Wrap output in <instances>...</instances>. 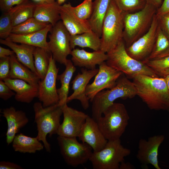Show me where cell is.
<instances>
[{
    "label": "cell",
    "mask_w": 169,
    "mask_h": 169,
    "mask_svg": "<svg viewBox=\"0 0 169 169\" xmlns=\"http://www.w3.org/2000/svg\"><path fill=\"white\" fill-rule=\"evenodd\" d=\"M132 78L137 95L150 109L169 111V92L164 77L139 74Z\"/></svg>",
    "instance_id": "cell-1"
},
{
    "label": "cell",
    "mask_w": 169,
    "mask_h": 169,
    "mask_svg": "<svg viewBox=\"0 0 169 169\" xmlns=\"http://www.w3.org/2000/svg\"><path fill=\"white\" fill-rule=\"evenodd\" d=\"M123 74V73L114 87L99 92L91 101L92 117L96 121L115 100L118 98H132L137 95V90L133 82Z\"/></svg>",
    "instance_id": "cell-2"
},
{
    "label": "cell",
    "mask_w": 169,
    "mask_h": 169,
    "mask_svg": "<svg viewBox=\"0 0 169 169\" xmlns=\"http://www.w3.org/2000/svg\"><path fill=\"white\" fill-rule=\"evenodd\" d=\"M63 106L59 103L44 107L40 102L35 103L33 106L35 113L34 122L36 123L38 139L42 141L46 151L51 152L50 144L48 142V135L51 137L56 134L60 125V117L63 114Z\"/></svg>",
    "instance_id": "cell-3"
},
{
    "label": "cell",
    "mask_w": 169,
    "mask_h": 169,
    "mask_svg": "<svg viewBox=\"0 0 169 169\" xmlns=\"http://www.w3.org/2000/svg\"><path fill=\"white\" fill-rule=\"evenodd\" d=\"M106 54V64L130 77L139 74L159 77L155 70L143 62L134 59L128 54L123 39Z\"/></svg>",
    "instance_id": "cell-4"
},
{
    "label": "cell",
    "mask_w": 169,
    "mask_h": 169,
    "mask_svg": "<svg viewBox=\"0 0 169 169\" xmlns=\"http://www.w3.org/2000/svg\"><path fill=\"white\" fill-rule=\"evenodd\" d=\"M157 8L147 2L136 12L124 14L123 39L126 47L130 46L149 29Z\"/></svg>",
    "instance_id": "cell-5"
},
{
    "label": "cell",
    "mask_w": 169,
    "mask_h": 169,
    "mask_svg": "<svg viewBox=\"0 0 169 169\" xmlns=\"http://www.w3.org/2000/svg\"><path fill=\"white\" fill-rule=\"evenodd\" d=\"M96 121L105 138L108 141L120 139L125 131L130 119L125 105L114 103Z\"/></svg>",
    "instance_id": "cell-6"
},
{
    "label": "cell",
    "mask_w": 169,
    "mask_h": 169,
    "mask_svg": "<svg viewBox=\"0 0 169 169\" xmlns=\"http://www.w3.org/2000/svg\"><path fill=\"white\" fill-rule=\"evenodd\" d=\"M124 14L111 0L104 18L102 28L100 50L107 53L122 40L124 29Z\"/></svg>",
    "instance_id": "cell-7"
},
{
    "label": "cell",
    "mask_w": 169,
    "mask_h": 169,
    "mask_svg": "<svg viewBox=\"0 0 169 169\" xmlns=\"http://www.w3.org/2000/svg\"><path fill=\"white\" fill-rule=\"evenodd\" d=\"M131 153L130 149L121 145L120 139L108 140L102 149L92 152L89 161L94 169H119L120 163Z\"/></svg>",
    "instance_id": "cell-8"
},
{
    "label": "cell",
    "mask_w": 169,
    "mask_h": 169,
    "mask_svg": "<svg viewBox=\"0 0 169 169\" xmlns=\"http://www.w3.org/2000/svg\"><path fill=\"white\" fill-rule=\"evenodd\" d=\"M57 140L60 153L69 165L76 167L89 160L93 152L92 148L87 144L79 143L76 137L59 136Z\"/></svg>",
    "instance_id": "cell-9"
},
{
    "label": "cell",
    "mask_w": 169,
    "mask_h": 169,
    "mask_svg": "<svg viewBox=\"0 0 169 169\" xmlns=\"http://www.w3.org/2000/svg\"><path fill=\"white\" fill-rule=\"evenodd\" d=\"M50 31L48 42L49 51L56 62L64 65L72 50L70 45V34L61 21L53 26Z\"/></svg>",
    "instance_id": "cell-10"
},
{
    "label": "cell",
    "mask_w": 169,
    "mask_h": 169,
    "mask_svg": "<svg viewBox=\"0 0 169 169\" xmlns=\"http://www.w3.org/2000/svg\"><path fill=\"white\" fill-rule=\"evenodd\" d=\"M56 61L51 54L47 73L45 78L38 83V98L44 107L59 103V99L56 87V82L59 70Z\"/></svg>",
    "instance_id": "cell-11"
},
{
    "label": "cell",
    "mask_w": 169,
    "mask_h": 169,
    "mask_svg": "<svg viewBox=\"0 0 169 169\" xmlns=\"http://www.w3.org/2000/svg\"><path fill=\"white\" fill-rule=\"evenodd\" d=\"M99 69L94 81L88 84L86 89V95L91 102L99 92L114 87L123 74L108 65L105 61L99 65Z\"/></svg>",
    "instance_id": "cell-12"
},
{
    "label": "cell",
    "mask_w": 169,
    "mask_h": 169,
    "mask_svg": "<svg viewBox=\"0 0 169 169\" xmlns=\"http://www.w3.org/2000/svg\"><path fill=\"white\" fill-rule=\"evenodd\" d=\"M159 26L156 14L149 30L126 48L129 55L134 59L143 61L148 59L154 45Z\"/></svg>",
    "instance_id": "cell-13"
},
{
    "label": "cell",
    "mask_w": 169,
    "mask_h": 169,
    "mask_svg": "<svg viewBox=\"0 0 169 169\" xmlns=\"http://www.w3.org/2000/svg\"><path fill=\"white\" fill-rule=\"evenodd\" d=\"M63 120L57 134L67 137H78L89 115L69 107L67 103L63 107Z\"/></svg>",
    "instance_id": "cell-14"
},
{
    "label": "cell",
    "mask_w": 169,
    "mask_h": 169,
    "mask_svg": "<svg viewBox=\"0 0 169 169\" xmlns=\"http://www.w3.org/2000/svg\"><path fill=\"white\" fill-rule=\"evenodd\" d=\"M164 139L163 135H154L147 140L141 139L136 155L138 160L142 164H150L156 169H161L158 164V149Z\"/></svg>",
    "instance_id": "cell-15"
},
{
    "label": "cell",
    "mask_w": 169,
    "mask_h": 169,
    "mask_svg": "<svg viewBox=\"0 0 169 169\" xmlns=\"http://www.w3.org/2000/svg\"><path fill=\"white\" fill-rule=\"evenodd\" d=\"M99 69H92L82 68L81 73H78L73 80L72 89L73 93L67 99V103L74 100H79L83 109H87L89 106V100L86 95V89L91 79L98 72Z\"/></svg>",
    "instance_id": "cell-16"
},
{
    "label": "cell",
    "mask_w": 169,
    "mask_h": 169,
    "mask_svg": "<svg viewBox=\"0 0 169 169\" xmlns=\"http://www.w3.org/2000/svg\"><path fill=\"white\" fill-rule=\"evenodd\" d=\"M78 137L82 142L89 145L94 152L102 149L108 141L99 129L96 121L89 116Z\"/></svg>",
    "instance_id": "cell-17"
},
{
    "label": "cell",
    "mask_w": 169,
    "mask_h": 169,
    "mask_svg": "<svg viewBox=\"0 0 169 169\" xmlns=\"http://www.w3.org/2000/svg\"><path fill=\"white\" fill-rule=\"evenodd\" d=\"M1 113L7 123L6 141L9 145L12 143L20 130L28 124L29 120L25 112L17 110L13 106L3 109Z\"/></svg>",
    "instance_id": "cell-18"
},
{
    "label": "cell",
    "mask_w": 169,
    "mask_h": 169,
    "mask_svg": "<svg viewBox=\"0 0 169 169\" xmlns=\"http://www.w3.org/2000/svg\"><path fill=\"white\" fill-rule=\"evenodd\" d=\"M70 3H64L60 7L61 19L71 35L80 34L92 30L88 20L79 19L72 9Z\"/></svg>",
    "instance_id": "cell-19"
},
{
    "label": "cell",
    "mask_w": 169,
    "mask_h": 169,
    "mask_svg": "<svg viewBox=\"0 0 169 169\" xmlns=\"http://www.w3.org/2000/svg\"><path fill=\"white\" fill-rule=\"evenodd\" d=\"M70 54L71 61L75 66L84 67L89 69H95L107 59V54L100 49L90 52L83 49H73Z\"/></svg>",
    "instance_id": "cell-20"
},
{
    "label": "cell",
    "mask_w": 169,
    "mask_h": 169,
    "mask_svg": "<svg viewBox=\"0 0 169 169\" xmlns=\"http://www.w3.org/2000/svg\"><path fill=\"white\" fill-rule=\"evenodd\" d=\"M3 81L15 92V99L18 102L29 103L38 97V84H32L17 79L7 78Z\"/></svg>",
    "instance_id": "cell-21"
},
{
    "label": "cell",
    "mask_w": 169,
    "mask_h": 169,
    "mask_svg": "<svg viewBox=\"0 0 169 169\" xmlns=\"http://www.w3.org/2000/svg\"><path fill=\"white\" fill-rule=\"evenodd\" d=\"M53 26L48 24L45 28L34 33L24 34L11 33L6 39L15 43L25 44L35 47L44 49L50 52L49 50L48 42L47 36L51 30Z\"/></svg>",
    "instance_id": "cell-22"
},
{
    "label": "cell",
    "mask_w": 169,
    "mask_h": 169,
    "mask_svg": "<svg viewBox=\"0 0 169 169\" xmlns=\"http://www.w3.org/2000/svg\"><path fill=\"white\" fill-rule=\"evenodd\" d=\"M0 43L11 48L14 51L18 60L37 74L33 55L35 47L25 44H18L16 43L1 38Z\"/></svg>",
    "instance_id": "cell-23"
},
{
    "label": "cell",
    "mask_w": 169,
    "mask_h": 169,
    "mask_svg": "<svg viewBox=\"0 0 169 169\" xmlns=\"http://www.w3.org/2000/svg\"><path fill=\"white\" fill-rule=\"evenodd\" d=\"M57 2L36 3L33 17L39 21L55 25L61 19L60 7Z\"/></svg>",
    "instance_id": "cell-24"
},
{
    "label": "cell",
    "mask_w": 169,
    "mask_h": 169,
    "mask_svg": "<svg viewBox=\"0 0 169 169\" xmlns=\"http://www.w3.org/2000/svg\"><path fill=\"white\" fill-rule=\"evenodd\" d=\"M10 58L11 69L8 78L22 79L33 85L38 84L40 79L38 75L20 63L15 54Z\"/></svg>",
    "instance_id": "cell-25"
},
{
    "label": "cell",
    "mask_w": 169,
    "mask_h": 169,
    "mask_svg": "<svg viewBox=\"0 0 169 169\" xmlns=\"http://www.w3.org/2000/svg\"><path fill=\"white\" fill-rule=\"evenodd\" d=\"M111 0H95L92 15L88 20L91 30L101 37L103 21Z\"/></svg>",
    "instance_id": "cell-26"
},
{
    "label": "cell",
    "mask_w": 169,
    "mask_h": 169,
    "mask_svg": "<svg viewBox=\"0 0 169 169\" xmlns=\"http://www.w3.org/2000/svg\"><path fill=\"white\" fill-rule=\"evenodd\" d=\"M12 146L14 151L23 153H34L44 147L37 137L28 136L21 133L16 135L12 142Z\"/></svg>",
    "instance_id": "cell-27"
},
{
    "label": "cell",
    "mask_w": 169,
    "mask_h": 169,
    "mask_svg": "<svg viewBox=\"0 0 169 169\" xmlns=\"http://www.w3.org/2000/svg\"><path fill=\"white\" fill-rule=\"evenodd\" d=\"M70 45L71 49H74L76 46L82 48H88L94 51L100 50L101 38L93 31L83 33L71 35Z\"/></svg>",
    "instance_id": "cell-28"
},
{
    "label": "cell",
    "mask_w": 169,
    "mask_h": 169,
    "mask_svg": "<svg viewBox=\"0 0 169 169\" xmlns=\"http://www.w3.org/2000/svg\"><path fill=\"white\" fill-rule=\"evenodd\" d=\"M64 65L65 69L63 73L58 75L57 80L61 83L60 88L57 89L59 101V104L61 106L67 103V100L69 92L70 81L73 74L76 70L75 66L71 60L68 59Z\"/></svg>",
    "instance_id": "cell-29"
},
{
    "label": "cell",
    "mask_w": 169,
    "mask_h": 169,
    "mask_svg": "<svg viewBox=\"0 0 169 169\" xmlns=\"http://www.w3.org/2000/svg\"><path fill=\"white\" fill-rule=\"evenodd\" d=\"M51 54L46 49L35 47L33 53L34 65L37 74L40 80L45 77L48 70Z\"/></svg>",
    "instance_id": "cell-30"
},
{
    "label": "cell",
    "mask_w": 169,
    "mask_h": 169,
    "mask_svg": "<svg viewBox=\"0 0 169 169\" xmlns=\"http://www.w3.org/2000/svg\"><path fill=\"white\" fill-rule=\"evenodd\" d=\"M169 56V40L159 27L154 45L147 59H160Z\"/></svg>",
    "instance_id": "cell-31"
},
{
    "label": "cell",
    "mask_w": 169,
    "mask_h": 169,
    "mask_svg": "<svg viewBox=\"0 0 169 169\" xmlns=\"http://www.w3.org/2000/svg\"><path fill=\"white\" fill-rule=\"evenodd\" d=\"M36 6V3L28 2L14 6V11L12 17L13 27L33 17Z\"/></svg>",
    "instance_id": "cell-32"
},
{
    "label": "cell",
    "mask_w": 169,
    "mask_h": 169,
    "mask_svg": "<svg viewBox=\"0 0 169 169\" xmlns=\"http://www.w3.org/2000/svg\"><path fill=\"white\" fill-rule=\"evenodd\" d=\"M49 24L39 21L33 17L13 27L12 33L20 34L31 33L43 29Z\"/></svg>",
    "instance_id": "cell-33"
},
{
    "label": "cell",
    "mask_w": 169,
    "mask_h": 169,
    "mask_svg": "<svg viewBox=\"0 0 169 169\" xmlns=\"http://www.w3.org/2000/svg\"><path fill=\"white\" fill-rule=\"evenodd\" d=\"M124 14L136 12L143 8L147 0H113Z\"/></svg>",
    "instance_id": "cell-34"
},
{
    "label": "cell",
    "mask_w": 169,
    "mask_h": 169,
    "mask_svg": "<svg viewBox=\"0 0 169 169\" xmlns=\"http://www.w3.org/2000/svg\"><path fill=\"white\" fill-rule=\"evenodd\" d=\"M14 11V7L9 11L4 12L0 18V37L6 39L12 33L13 28L12 17Z\"/></svg>",
    "instance_id": "cell-35"
},
{
    "label": "cell",
    "mask_w": 169,
    "mask_h": 169,
    "mask_svg": "<svg viewBox=\"0 0 169 169\" xmlns=\"http://www.w3.org/2000/svg\"><path fill=\"white\" fill-rule=\"evenodd\" d=\"M92 0H84L80 4L72 9L75 15L80 19L88 21L90 18L93 11Z\"/></svg>",
    "instance_id": "cell-36"
},
{
    "label": "cell",
    "mask_w": 169,
    "mask_h": 169,
    "mask_svg": "<svg viewBox=\"0 0 169 169\" xmlns=\"http://www.w3.org/2000/svg\"><path fill=\"white\" fill-rule=\"evenodd\" d=\"M142 62L155 71L169 68V56L160 59H147Z\"/></svg>",
    "instance_id": "cell-37"
},
{
    "label": "cell",
    "mask_w": 169,
    "mask_h": 169,
    "mask_svg": "<svg viewBox=\"0 0 169 169\" xmlns=\"http://www.w3.org/2000/svg\"><path fill=\"white\" fill-rule=\"evenodd\" d=\"M11 69L10 56L1 58L0 59V80L8 78Z\"/></svg>",
    "instance_id": "cell-38"
},
{
    "label": "cell",
    "mask_w": 169,
    "mask_h": 169,
    "mask_svg": "<svg viewBox=\"0 0 169 169\" xmlns=\"http://www.w3.org/2000/svg\"><path fill=\"white\" fill-rule=\"evenodd\" d=\"M156 15L159 27L169 40V12L161 15Z\"/></svg>",
    "instance_id": "cell-39"
},
{
    "label": "cell",
    "mask_w": 169,
    "mask_h": 169,
    "mask_svg": "<svg viewBox=\"0 0 169 169\" xmlns=\"http://www.w3.org/2000/svg\"><path fill=\"white\" fill-rule=\"evenodd\" d=\"M28 0H0L1 10L5 12L11 9L14 7L25 4Z\"/></svg>",
    "instance_id": "cell-40"
},
{
    "label": "cell",
    "mask_w": 169,
    "mask_h": 169,
    "mask_svg": "<svg viewBox=\"0 0 169 169\" xmlns=\"http://www.w3.org/2000/svg\"><path fill=\"white\" fill-rule=\"evenodd\" d=\"M3 80H0V98L4 100H6L13 95L14 92Z\"/></svg>",
    "instance_id": "cell-41"
},
{
    "label": "cell",
    "mask_w": 169,
    "mask_h": 169,
    "mask_svg": "<svg viewBox=\"0 0 169 169\" xmlns=\"http://www.w3.org/2000/svg\"><path fill=\"white\" fill-rule=\"evenodd\" d=\"M0 169H22L19 165L8 161H2L0 162Z\"/></svg>",
    "instance_id": "cell-42"
},
{
    "label": "cell",
    "mask_w": 169,
    "mask_h": 169,
    "mask_svg": "<svg viewBox=\"0 0 169 169\" xmlns=\"http://www.w3.org/2000/svg\"><path fill=\"white\" fill-rule=\"evenodd\" d=\"M169 12V0H163L160 7L157 9V15H161Z\"/></svg>",
    "instance_id": "cell-43"
},
{
    "label": "cell",
    "mask_w": 169,
    "mask_h": 169,
    "mask_svg": "<svg viewBox=\"0 0 169 169\" xmlns=\"http://www.w3.org/2000/svg\"><path fill=\"white\" fill-rule=\"evenodd\" d=\"M15 54L13 50L0 46V58L11 56Z\"/></svg>",
    "instance_id": "cell-44"
},
{
    "label": "cell",
    "mask_w": 169,
    "mask_h": 169,
    "mask_svg": "<svg viewBox=\"0 0 169 169\" xmlns=\"http://www.w3.org/2000/svg\"><path fill=\"white\" fill-rule=\"evenodd\" d=\"M159 77H164L169 75V68H167L155 71Z\"/></svg>",
    "instance_id": "cell-45"
},
{
    "label": "cell",
    "mask_w": 169,
    "mask_h": 169,
    "mask_svg": "<svg viewBox=\"0 0 169 169\" xmlns=\"http://www.w3.org/2000/svg\"><path fill=\"white\" fill-rule=\"evenodd\" d=\"M134 167L130 163L125 162L124 161L121 162L119 166V169H132Z\"/></svg>",
    "instance_id": "cell-46"
},
{
    "label": "cell",
    "mask_w": 169,
    "mask_h": 169,
    "mask_svg": "<svg viewBox=\"0 0 169 169\" xmlns=\"http://www.w3.org/2000/svg\"><path fill=\"white\" fill-rule=\"evenodd\" d=\"M162 1V0H147V2L153 5L157 9L161 5Z\"/></svg>",
    "instance_id": "cell-47"
},
{
    "label": "cell",
    "mask_w": 169,
    "mask_h": 169,
    "mask_svg": "<svg viewBox=\"0 0 169 169\" xmlns=\"http://www.w3.org/2000/svg\"><path fill=\"white\" fill-rule=\"evenodd\" d=\"M36 3H51L55 2V0H33Z\"/></svg>",
    "instance_id": "cell-48"
},
{
    "label": "cell",
    "mask_w": 169,
    "mask_h": 169,
    "mask_svg": "<svg viewBox=\"0 0 169 169\" xmlns=\"http://www.w3.org/2000/svg\"><path fill=\"white\" fill-rule=\"evenodd\" d=\"M164 78L166 81L169 92V75L165 76Z\"/></svg>",
    "instance_id": "cell-49"
},
{
    "label": "cell",
    "mask_w": 169,
    "mask_h": 169,
    "mask_svg": "<svg viewBox=\"0 0 169 169\" xmlns=\"http://www.w3.org/2000/svg\"><path fill=\"white\" fill-rule=\"evenodd\" d=\"M66 0H57V2L59 4L61 5V4L64 3Z\"/></svg>",
    "instance_id": "cell-50"
}]
</instances>
